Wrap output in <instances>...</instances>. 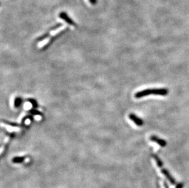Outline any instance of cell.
<instances>
[{
    "label": "cell",
    "mask_w": 189,
    "mask_h": 188,
    "mask_svg": "<svg viewBox=\"0 0 189 188\" xmlns=\"http://www.w3.org/2000/svg\"><path fill=\"white\" fill-rule=\"evenodd\" d=\"M150 140L151 141L156 142L159 145H160V147H164L167 145V142L164 139H160L159 138H158V137L156 136H151L150 137Z\"/></svg>",
    "instance_id": "cell-4"
},
{
    "label": "cell",
    "mask_w": 189,
    "mask_h": 188,
    "mask_svg": "<svg viewBox=\"0 0 189 188\" xmlns=\"http://www.w3.org/2000/svg\"><path fill=\"white\" fill-rule=\"evenodd\" d=\"M49 36H50V33L47 32V33H46V34H43V35L41 36L40 37H38V39H37V40H38V42L42 41V40H44L46 39L47 38H48Z\"/></svg>",
    "instance_id": "cell-8"
},
{
    "label": "cell",
    "mask_w": 189,
    "mask_h": 188,
    "mask_svg": "<svg viewBox=\"0 0 189 188\" xmlns=\"http://www.w3.org/2000/svg\"><path fill=\"white\" fill-rule=\"evenodd\" d=\"M58 16L60 19L63 20L67 24H70L71 26H73V27H76V23L68 15V14L66 12H65L64 11L61 12L59 14Z\"/></svg>",
    "instance_id": "cell-2"
},
{
    "label": "cell",
    "mask_w": 189,
    "mask_h": 188,
    "mask_svg": "<svg viewBox=\"0 0 189 188\" xmlns=\"http://www.w3.org/2000/svg\"><path fill=\"white\" fill-rule=\"evenodd\" d=\"M162 173L165 175V177L167 178V179H168L171 184H175L176 181H175V178L172 176H171V175L170 174V172L167 169H162Z\"/></svg>",
    "instance_id": "cell-5"
},
{
    "label": "cell",
    "mask_w": 189,
    "mask_h": 188,
    "mask_svg": "<svg viewBox=\"0 0 189 188\" xmlns=\"http://www.w3.org/2000/svg\"><path fill=\"white\" fill-rule=\"evenodd\" d=\"M153 158L154 159H155L157 166L159 167L162 168L163 166V162H162V160L160 159V158L157 155H153Z\"/></svg>",
    "instance_id": "cell-6"
},
{
    "label": "cell",
    "mask_w": 189,
    "mask_h": 188,
    "mask_svg": "<svg viewBox=\"0 0 189 188\" xmlns=\"http://www.w3.org/2000/svg\"><path fill=\"white\" fill-rule=\"evenodd\" d=\"M128 117L132 121H133L134 122V123L139 126H141L143 125L144 122L142 119H141L140 117H139L138 116H136V115H135L134 114H131L129 116H128Z\"/></svg>",
    "instance_id": "cell-3"
},
{
    "label": "cell",
    "mask_w": 189,
    "mask_h": 188,
    "mask_svg": "<svg viewBox=\"0 0 189 188\" xmlns=\"http://www.w3.org/2000/svg\"><path fill=\"white\" fill-rule=\"evenodd\" d=\"M164 186H165V188H169L168 187V184H167V183H166V182H164Z\"/></svg>",
    "instance_id": "cell-14"
},
{
    "label": "cell",
    "mask_w": 189,
    "mask_h": 188,
    "mask_svg": "<svg viewBox=\"0 0 189 188\" xmlns=\"http://www.w3.org/2000/svg\"><path fill=\"white\" fill-rule=\"evenodd\" d=\"M183 186H184L183 183H179V184L176 186V188H183Z\"/></svg>",
    "instance_id": "cell-13"
},
{
    "label": "cell",
    "mask_w": 189,
    "mask_h": 188,
    "mask_svg": "<svg viewBox=\"0 0 189 188\" xmlns=\"http://www.w3.org/2000/svg\"><path fill=\"white\" fill-rule=\"evenodd\" d=\"M62 26H63V24H62V23H58V24H55V26H53V27L52 28H50V30H51V31H55V30H56V29H58L59 28L61 27Z\"/></svg>",
    "instance_id": "cell-9"
},
{
    "label": "cell",
    "mask_w": 189,
    "mask_h": 188,
    "mask_svg": "<svg viewBox=\"0 0 189 188\" xmlns=\"http://www.w3.org/2000/svg\"><path fill=\"white\" fill-rule=\"evenodd\" d=\"M168 90L165 88L148 89L136 92L135 94V97L136 98H141L146 96H149L150 95L166 96L168 95Z\"/></svg>",
    "instance_id": "cell-1"
},
{
    "label": "cell",
    "mask_w": 189,
    "mask_h": 188,
    "mask_svg": "<svg viewBox=\"0 0 189 188\" xmlns=\"http://www.w3.org/2000/svg\"><path fill=\"white\" fill-rule=\"evenodd\" d=\"M31 113L33 114H36V115H42L41 113L40 112H39V111H36V110H34L32 111H31Z\"/></svg>",
    "instance_id": "cell-11"
},
{
    "label": "cell",
    "mask_w": 189,
    "mask_h": 188,
    "mask_svg": "<svg viewBox=\"0 0 189 188\" xmlns=\"http://www.w3.org/2000/svg\"><path fill=\"white\" fill-rule=\"evenodd\" d=\"M89 2L92 4V5H95L97 4V0H89Z\"/></svg>",
    "instance_id": "cell-12"
},
{
    "label": "cell",
    "mask_w": 189,
    "mask_h": 188,
    "mask_svg": "<svg viewBox=\"0 0 189 188\" xmlns=\"http://www.w3.org/2000/svg\"><path fill=\"white\" fill-rule=\"evenodd\" d=\"M29 101L32 105L33 107L36 108L38 106V103H37V102H36V101L35 100H32V99L29 100Z\"/></svg>",
    "instance_id": "cell-10"
},
{
    "label": "cell",
    "mask_w": 189,
    "mask_h": 188,
    "mask_svg": "<svg viewBox=\"0 0 189 188\" xmlns=\"http://www.w3.org/2000/svg\"><path fill=\"white\" fill-rule=\"evenodd\" d=\"M22 98H19V97H17L15 99V101H14V106L16 107V108H18L20 106L21 103H22Z\"/></svg>",
    "instance_id": "cell-7"
}]
</instances>
